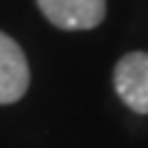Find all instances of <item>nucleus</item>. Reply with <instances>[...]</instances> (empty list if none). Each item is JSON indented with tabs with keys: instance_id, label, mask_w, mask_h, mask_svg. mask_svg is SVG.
<instances>
[{
	"instance_id": "obj_1",
	"label": "nucleus",
	"mask_w": 148,
	"mask_h": 148,
	"mask_svg": "<svg viewBox=\"0 0 148 148\" xmlns=\"http://www.w3.org/2000/svg\"><path fill=\"white\" fill-rule=\"evenodd\" d=\"M114 89L136 114H148V52H128L114 67Z\"/></svg>"
},
{
	"instance_id": "obj_2",
	"label": "nucleus",
	"mask_w": 148,
	"mask_h": 148,
	"mask_svg": "<svg viewBox=\"0 0 148 148\" xmlns=\"http://www.w3.org/2000/svg\"><path fill=\"white\" fill-rule=\"evenodd\" d=\"M37 5L62 30H91L106 15V0H37Z\"/></svg>"
},
{
	"instance_id": "obj_3",
	"label": "nucleus",
	"mask_w": 148,
	"mask_h": 148,
	"mask_svg": "<svg viewBox=\"0 0 148 148\" xmlns=\"http://www.w3.org/2000/svg\"><path fill=\"white\" fill-rule=\"evenodd\" d=\"M30 86V67L20 45L0 32V104H15Z\"/></svg>"
}]
</instances>
